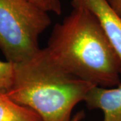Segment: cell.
<instances>
[{
    "label": "cell",
    "mask_w": 121,
    "mask_h": 121,
    "mask_svg": "<svg viewBox=\"0 0 121 121\" xmlns=\"http://www.w3.org/2000/svg\"><path fill=\"white\" fill-rule=\"evenodd\" d=\"M45 48L68 73L94 86L121 84L120 59L97 18L86 9L73 8L56 24Z\"/></svg>",
    "instance_id": "6da1fadb"
},
{
    "label": "cell",
    "mask_w": 121,
    "mask_h": 121,
    "mask_svg": "<svg viewBox=\"0 0 121 121\" xmlns=\"http://www.w3.org/2000/svg\"><path fill=\"white\" fill-rule=\"evenodd\" d=\"M13 65V84L5 94L34 110L43 121H71L73 108L95 86L68 73L45 48Z\"/></svg>",
    "instance_id": "7a4b0ae2"
},
{
    "label": "cell",
    "mask_w": 121,
    "mask_h": 121,
    "mask_svg": "<svg viewBox=\"0 0 121 121\" xmlns=\"http://www.w3.org/2000/svg\"><path fill=\"white\" fill-rule=\"evenodd\" d=\"M51 24L47 12L31 0H0V49L13 64L34 56Z\"/></svg>",
    "instance_id": "3957f363"
},
{
    "label": "cell",
    "mask_w": 121,
    "mask_h": 121,
    "mask_svg": "<svg viewBox=\"0 0 121 121\" xmlns=\"http://www.w3.org/2000/svg\"><path fill=\"white\" fill-rule=\"evenodd\" d=\"M73 8L86 9L98 20L121 63V17L106 0H71Z\"/></svg>",
    "instance_id": "277c9868"
},
{
    "label": "cell",
    "mask_w": 121,
    "mask_h": 121,
    "mask_svg": "<svg viewBox=\"0 0 121 121\" xmlns=\"http://www.w3.org/2000/svg\"><path fill=\"white\" fill-rule=\"evenodd\" d=\"M84 102L90 110H101L104 121H121V84L116 87H92Z\"/></svg>",
    "instance_id": "5b68a950"
},
{
    "label": "cell",
    "mask_w": 121,
    "mask_h": 121,
    "mask_svg": "<svg viewBox=\"0 0 121 121\" xmlns=\"http://www.w3.org/2000/svg\"><path fill=\"white\" fill-rule=\"evenodd\" d=\"M0 121H43L32 109L15 102L0 94Z\"/></svg>",
    "instance_id": "8992f818"
},
{
    "label": "cell",
    "mask_w": 121,
    "mask_h": 121,
    "mask_svg": "<svg viewBox=\"0 0 121 121\" xmlns=\"http://www.w3.org/2000/svg\"><path fill=\"white\" fill-rule=\"evenodd\" d=\"M13 63L0 60V94H6L13 84Z\"/></svg>",
    "instance_id": "52a82bcc"
},
{
    "label": "cell",
    "mask_w": 121,
    "mask_h": 121,
    "mask_svg": "<svg viewBox=\"0 0 121 121\" xmlns=\"http://www.w3.org/2000/svg\"><path fill=\"white\" fill-rule=\"evenodd\" d=\"M40 8L48 12H52L56 15L62 13V4L60 0H31Z\"/></svg>",
    "instance_id": "ba28073f"
},
{
    "label": "cell",
    "mask_w": 121,
    "mask_h": 121,
    "mask_svg": "<svg viewBox=\"0 0 121 121\" xmlns=\"http://www.w3.org/2000/svg\"><path fill=\"white\" fill-rule=\"evenodd\" d=\"M116 13L121 17V0H106Z\"/></svg>",
    "instance_id": "9c48e42d"
},
{
    "label": "cell",
    "mask_w": 121,
    "mask_h": 121,
    "mask_svg": "<svg viewBox=\"0 0 121 121\" xmlns=\"http://www.w3.org/2000/svg\"><path fill=\"white\" fill-rule=\"evenodd\" d=\"M85 117V114L83 111H79L76 113L73 117L71 118V121H81Z\"/></svg>",
    "instance_id": "30bf717a"
}]
</instances>
